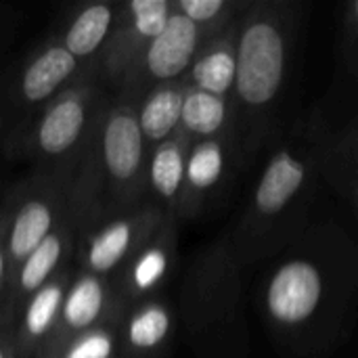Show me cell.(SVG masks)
<instances>
[{"mask_svg": "<svg viewBox=\"0 0 358 358\" xmlns=\"http://www.w3.org/2000/svg\"><path fill=\"white\" fill-rule=\"evenodd\" d=\"M254 302L287 358H329L357 315L358 250L334 220H315L260 266Z\"/></svg>", "mask_w": 358, "mask_h": 358, "instance_id": "1", "label": "cell"}, {"mask_svg": "<svg viewBox=\"0 0 358 358\" xmlns=\"http://www.w3.org/2000/svg\"><path fill=\"white\" fill-rule=\"evenodd\" d=\"M294 0H250L237 25V73L233 86V136L241 170H250L287 130V99L300 34Z\"/></svg>", "mask_w": 358, "mask_h": 358, "instance_id": "2", "label": "cell"}, {"mask_svg": "<svg viewBox=\"0 0 358 358\" xmlns=\"http://www.w3.org/2000/svg\"><path fill=\"white\" fill-rule=\"evenodd\" d=\"M317 166V115L298 120L266 151L248 208L220 237L227 256L243 273L260 268L287 248L313 218L321 187Z\"/></svg>", "mask_w": 358, "mask_h": 358, "instance_id": "3", "label": "cell"}, {"mask_svg": "<svg viewBox=\"0 0 358 358\" xmlns=\"http://www.w3.org/2000/svg\"><path fill=\"white\" fill-rule=\"evenodd\" d=\"M147 157L134 105L111 94L99 111L73 170V214L120 210L149 199L145 185Z\"/></svg>", "mask_w": 358, "mask_h": 358, "instance_id": "4", "label": "cell"}, {"mask_svg": "<svg viewBox=\"0 0 358 358\" xmlns=\"http://www.w3.org/2000/svg\"><path fill=\"white\" fill-rule=\"evenodd\" d=\"M174 308L193 358H248L241 271L231 262L220 239L195 254Z\"/></svg>", "mask_w": 358, "mask_h": 358, "instance_id": "5", "label": "cell"}, {"mask_svg": "<svg viewBox=\"0 0 358 358\" xmlns=\"http://www.w3.org/2000/svg\"><path fill=\"white\" fill-rule=\"evenodd\" d=\"M111 92L90 71L36 111L19 130L34 172H71Z\"/></svg>", "mask_w": 358, "mask_h": 358, "instance_id": "6", "label": "cell"}, {"mask_svg": "<svg viewBox=\"0 0 358 358\" xmlns=\"http://www.w3.org/2000/svg\"><path fill=\"white\" fill-rule=\"evenodd\" d=\"M164 216L166 212L151 199L120 210L76 216V271L113 277Z\"/></svg>", "mask_w": 358, "mask_h": 358, "instance_id": "7", "label": "cell"}, {"mask_svg": "<svg viewBox=\"0 0 358 358\" xmlns=\"http://www.w3.org/2000/svg\"><path fill=\"white\" fill-rule=\"evenodd\" d=\"M71 172H31L2 199L10 268L44 241L71 210Z\"/></svg>", "mask_w": 358, "mask_h": 358, "instance_id": "8", "label": "cell"}, {"mask_svg": "<svg viewBox=\"0 0 358 358\" xmlns=\"http://www.w3.org/2000/svg\"><path fill=\"white\" fill-rule=\"evenodd\" d=\"M208 36L187 17L172 10L164 29L143 48L113 96L136 105L151 88L180 80Z\"/></svg>", "mask_w": 358, "mask_h": 358, "instance_id": "9", "label": "cell"}, {"mask_svg": "<svg viewBox=\"0 0 358 358\" xmlns=\"http://www.w3.org/2000/svg\"><path fill=\"white\" fill-rule=\"evenodd\" d=\"M241 172L233 134L193 143L187 153L180 201L174 214L176 222L197 220L222 203Z\"/></svg>", "mask_w": 358, "mask_h": 358, "instance_id": "10", "label": "cell"}, {"mask_svg": "<svg viewBox=\"0 0 358 358\" xmlns=\"http://www.w3.org/2000/svg\"><path fill=\"white\" fill-rule=\"evenodd\" d=\"M174 10V0L117 2L113 27L96 63L99 82L113 94L143 48L164 29Z\"/></svg>", "mask_w": 358, "mask_h": 358, "instance_id": "11", "label": "cell"}, {"mask_svg": "<svg viewBox=\"0 0 358 358\" xmlns=\"http://www.w3.org/2000/svg\"><path fill=\"white\" fill-rule=\"evenodd\" d=\"M178 258V222L166 214L141 248L113 275L122 310L141 300L159 296L168 285Z\"/></svg>", "mask_w": 358, "mask_h": 358, "instance_id": "12", "label": "cell"}, {"mask_svg": "<svg viewBox=\"0 0 358 358\" xmlns=\"http://www.w3.org/2000/svg\"><path fill=\"white\" fill-rule=\"evenodd\" d=\"M73 250H76V216L69 210L63 222L44 241H40L21 262H17L10 268L8 285L0 300L2 327L10 323L19 306L34 292H38L59 271L73 264Z\"/></svg>", "mask_w": 358, "mask_h": 358, "instance_id": "13", "label": "cell"}, {"mask_svg": "<svg viewBox=\"0 0 358 358\" xmlns=\"http://www.w3.org/2000/svg\"><path fill=\"white\" fill-rule=\"evenodd\" d=\"M120 313H122V306L117 300L113 277H101V275L73 271L67 283L63 302H61L57 329L50 342L42 350L71 336H78L82 331H88L107 323H115Z\"/></svg>", "mask_w": 358, "mask_h": 358, "instance_id": "14", "label": "cell"}, {"mask_svg": "<svg viewBox=\"0 0 358 358\" xmlns=\"http://www.w3.org/2000/svg\"><path fill=\"white\" fill-rule=\"evenodd\" d=\"M90 71L94 69H86L84 65H80L65 48H61L50 38L19 69L13 88L15 105L21 113L34 115L59 92H63Z\"/></svg>", "mask_w": 358, "mask_h": 358, "instance_id": "15", "label": "cell"}, {"mask_svg": "<svg viewBox=\"0 0 358 358\" xmlns=\"http://www.w3.org/2000/svg\"><path fill=\"white\" fill-rule=\"evenodd\" d=\"M120 358L168 357L178 336L176 308L162 294L126 306L115 323Z\"/></svg>", "mask_w": 358, "mask_h": 358, "instance_id": "16", "label": "cell"}, {"mask_svg": "<svg viewBox=\"0 0 358 358\" xmlns=\"http://www.w3.org/2000/svg\"><path fill=\"white\" fill-rule=\"evenodd\" d=\"M73 271V264L65 266L19 306V310L6 325L15 358H36L50 342L57 329L61 302Z\"/></svg>", "mask_w": 358, "mask_h": 358, "instance_id": "17", "label": "cell"}, {"mask_svg": "<svg viewBox=\"0 0 358 358\" xmlns=\"http://www.w3.org/2000/svg\"><path fill=\"white\" fill-rule=\"evenodd\" d=\"M317 166L321 182L327 185L352 214H357V117H350L340 128H329L325 126V120L317 115Z\"/></svg>", "mask_w": 358, "mask_h": 358, "instance_id": "18", "label": "cell"}, {"mask_svg": "<svg viewBox=\"0 0 358 358\" xmlns=\"http://www.w3.org/2000/svg\"><path fill=\"white\" fill-rule=\"evenodd\" d=\"M237 25L239 17L201 44L191 67L180 78L187 88L224 99L233 96L237 73Z\"/></svg>", "mask_w": 358, "mask_h": 358, "instance_id": "19", "label": "cell"}, {"mask_svg": "<svg viewBox=\"0 0 358 358\" xmlns=\"http://www.w3.org/2000/svg\"><path fill=\"white\" fill-rule=\"evenodd\" d=\"M117 2H92L78 6L65 21L63 29L52 38L86 69H96V63L109 40Z\"/></svg>", "mask_w": 358, "mask_h": 358, "instance_id": "20", "label": "cell"}, {"mask_svg": "<svg viewBox=\"0 0 358 358\" xmlns=\"http://www.w3.org/2000/svg\"><path fill=\"white\" fill-rule=\"evenodd\" d=\"M189 147L191 145L182 136L174 134L168 141L159 143L155 149H151L147 157V197L170 216L176 214L180 201Z\"/></svg>", "mask_w": 358, "mask_h": 358, "instance_id": "21", "label": "cell"}, {"mask_svg": "<svg viewBox=\"0 0 358 358\" xmlns=\"http://www.w3.org/2000/svg\"><path fill=\"white\" fill-rule=\"evenodd\" d=\"M176 134L189 145L233 134V105L231 99L187 88Z\"/></svg>", "mask_w": 358, "mask_h": 358, "instance_id": "22", "label": "cell"}, {"mask_svg": "<svg viewBox=\"0 0 358 358\" xmlns=\"http://www.w3.org/2000/svg\"><path fill=\"white\" fill-rule=\"evenodd\" d=\"M187 86L182 80L151 88L136 105V122L147 153L176 134Z\"/></svg>", "mask_w": 358, "mask_h": 358, "instance_id": "23", "label": "cell"}, {"mask_svg": "<svg viewBox=\"0 0 358 358\" xmlns=\"http://www.w3.org/2000/svg\"><path fill=\"white\" fill-rule=\"evenodd\" d=\"M115 323L71 336L55 346H48L36 358H120Z\"/></svg>", "mask_w": 358, "mask_h": 358, "instance_id": "24", "label": "cell"}, {"mask_svg": "<svg viewBox=\"0 0 358 358\" xmlns=\"http://www.w3.org/2000/svg\"><path fill=\"white\" fill-rule=\"evenodd\" d=\"M248 2L250 0H174V10L210 38L235 21Z\"/></svg>", "mask_w": 358, "mask_h": 358, "instance_id": "25", "label": "cell"}, {"mask_svg": "<svg viewBox=\"0 0 358 358\" xmlns=\"http://www.w3.org/2000/svg\"><path fill=\"white\" fill-rule=\"evenodd\" d=\"M340 57L344 69L357 78L358 71V0H348L340 10Z\"/></svg>", "mask_w": 358, "mask_h": 358, "instance_id": "26", "label": "cell"}, {"mask_svg": "<svg viewBox=\"0 0 358 358\" xmlns=\"http://www.w3.org/2000/svg\"><path fill=\"white\" fill-rule=\"evenodd\" d=\"M10 277V260L6 254V208L0 203V300L6 292Z\"/></svg>", "mask_w": 358, "mask_h": 358, "instance_id": "27", "label": "cell"}, {"mask_svg": "<svg viewBox=\"0 0 358 358\" xmlns=\"http://www.w3.org/2000/svg\"><path fill=\"white\" fill-rule=\"evenodd\" d=\"M0 358H15L13 344H10V338H8V331H6V327H2V325H0Z\"/></svg>", "mask_w": 358, "mask_h": 358, "instance_id": "28", "label": "cell"}]
</instances>
